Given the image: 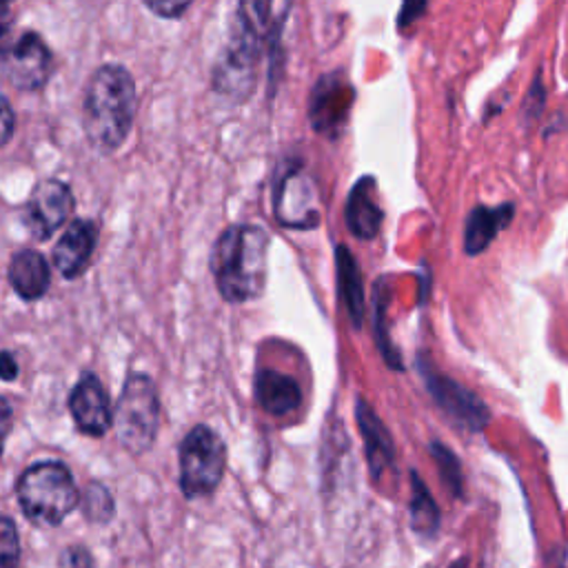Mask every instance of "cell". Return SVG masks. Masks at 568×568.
<instances>
[{"mask_svg": "<svg viewBox=\"0 0 568 568\" xmlns=\"http://www.w3.org/2000/svg\"><path fill=\"white\" fill-rule=\"evenodd\" d=\"M144 7H146L149 11H153L155 16H160V18L175 20V18H180L186 9H191V2H178V0H160V2H151V0H146V2H144Z\"/></svg>", "mask_w": 568, "mask_h": 568, "instance_id": "obj_26", "label": "cell"}, {"mask_svg": "<svg viewBox=\"0 0 568 568\" xmlns=\"http://www.w3.org/2000/svg\"><path fill=\"white\" fill-rule=\"evenodd\" d=\"M268 242L260 224H231L217 235L209 264L226 302L242 304L264 293Z\"/></svg>", "mask_w": 568, "mask_h": 568, "instance_id": "obj_3", "label": "cell"}, {"mask_svg": "<svg viewBox=\"0 0 568 568\" xmlns=\"http://www.w3.org/2000/svg\"><path fill=\"white\" fill-rule=\"evenodd\" d=\"M98 244V224L87 217H73L53 244V266L64 280H78L93 257Z\"/></svg>", "mask_w": 568, "mask_h": 568, "instance_id": "obj_13", "label": "cell"}, {"mask_svg": "<svg viewBox=\"0 0 568 568\" xmlns=\"http://www.w3.org/2000/svg\"><path fill=\"white\" fill-rule=\"evenodd\" d=\"M450 568H466V561H455Z\"/></svg>", "mask_w": 568, "mask_h": 568, "instance_id": "obj_30", "label": "cell"}, {"mask_svg": "<svg viewBox=\"0 0 568 568\" xmlns=\"http://www.w3.org/2000/svg\"><path fill=\"white\" fill-rule=\"evenodd\" d=\"M2 144H7L11 140V133H13V109H11V102L7 95H2Z\"/></svg>", "mask_w": 568, "mask_h": 568, "instance_id": "obj_27", "label": "cell"}, {"mask_svg": "<svg viewBox=\"0 0 568 568\" xmlns=\"http://www.w3.org/2000/svg\"><path fill=\"white\" fill-rule=\"evenodd\" d=\"M273 215L286 229L308 231L322 220L315 180L300 162L282 164L273 184Z\"/></svg>", "mask_w": 568, "mask_h": 568, "instance_id": "obj_7", "label": "cell"}, {"mask_svg": "<svg viewBox=\"0 0 568 568\" xmlns=\"http://www.w3.org/2000/svg\"><path fill=\"white\" fill-rule=\"evenodd\" d=\"M7 280L24 302H36L49 291L51 266L40 251L20 248L9 260Z\"/></svg>", "mask_w": 568, "mask_h": 568, "instance_id": "obj_16", "label": "cell"}, {"mask_svg": "<svg viewBox=\"0 0 568 568\" xmlns=\"http://www.w3.org/2000/svg\"><path fill=\"white\" fill-rule=\"evenodd\" d=\"M180 488L186 499H197L215 493L226 470V444L217 430L206 424H195L182 437L178 448Z\"/></svg>", "mask_w": 568, "mask_h": 568, "instance_id": "obj_6", "label": "cell"}, {"mask_svg": "<svg viewBox=\"0 0 568 568\" xmlns=\"http://www.w3.org/2000/svg\"><path fill=\"white\" fill-rule=\"evenodd\" d=\"M355 419L364 439V453H366L371 479L379 481L384 473L395 470L393 437L384 426V422L377 417V413L366 404L364 397H357L355 402Z\"/></svg>", "mask_w": 568, "mask_h": 568, "instance_id": "obj_14", "label": "cell"}, {"mask_svg": "<svg viewBox=\"0 0 568 568\" xmlns=\"http://www.w3.org/2000/svg\"><path fill=\"white\" fill-rule=\"evenodd\" d=\"M135 82L118 62L100 64L84 87L82 131L100 153L118 151L131 133L135 118Z\"/></svg>", "mask_w": 568, "mask_h": 568, "instance_id": "obj_2", "label": "cell"}, {"mask_svg": "<svg viewBox=\"0 0 568 568\" xmlns=\"http://www.w3.org/2000/svg\"><path fill=\"white\" fill-rule=\"evenodd\" d=\"M335 262H337L339 300L344 302V308H346L353 326L359 328L362 320H364V286H362L359 266L344 244H339L335 248Z\"/></svg>", "mask_w": 568, "mask_h": 568, "instance_id": "obj_19", "label": "cell"}, {"mask_svg": "<svg viewBox=\"0 0 568 568\" xmlns=\"http://www.w3.org/2000/svg\"><path fill=\"white\" fill-rule=\"evenodd\" d=\"M16 497L22 515L31 524L53 528L80 506L82 493L64 462L42 459L29 464L20 473L16 481Z\"/></svg>", "mask_w": 568, "mask_h": 568, "instance_id": "obj_4", "label": "cell"}, {"mask_svg": "<svg viewBox=\"0 0 568 568\" xmlns=\"http://www.w3.org/2000/svg\"><path fill=\"white\" fill-rule=\"evenodd\" d=\"M0 67L4 80L18 91H40L53 71V55L38 31H22L11 42L2 44Z\"/></svg>", "mask_w": 568, "mask_h": 568, "instance_id": "obj_8", "label": "cell"}, {"mask_svg": "<svg viewBox=\"0 0 568 568\" xmlns=\"http://www.w3.org/2000/svg\"><path fill=\"white\" fill-rule=\"evenodd\" d=\"M255 399L268 415L284 417L300 408L302 404V388L295 377L273 371L260 368L255 375Z\"/></svg>", "mask_w": 568, "mask_h": 568, "instance_id": "obj_17", "label": "cell"}, {"mask_svg": "<svg viewBox=\"0 0 568 568\" xmlns=\"http://www.w3.org/2000/svg\"><path fill=\"white\" fill-rule=\"evenodd\" d=\"M67 406L75 428L89 437H102L113 426V408L100 377L91 371L82 373L73 384Z\"/></svg>", "mask_w": 568, "mask_h": 568, "instance_id": "obj_10", "label": "cell"}, {"mask_svg": "<svg viewBox=\"0 0 568 568\" xmlns=\"http://www.w3.org/2000/svg\"><path fill=\"white\" fill-rule=\"evenodd\" d=\"M544 104H546V89H544L541 75H537V78L532 80V84L528 87L526 98H524V104H521V106H524V118H526L528 122L537 120L539 113L544 111Z\"/></svg>", "mask_w": 568, "mask_h": 568, "instance_id": "obj_25", "label": "cell"}, {"mask_svg": "<svg viewBox=\"0 0 568 568\" xmlns=\"http://www.w3.org/2000/svg\"><path fill=\"white\" fill-rule=\"evenodd\" d=\"M20 564V537L9 515L0 524V568H18Z\"/></svg>", "mask_w": 568, "mask_h": 568, "instance_id": "obj_23", "label": "cell"}, {"mask_svg": "<svg viewBox=\"0 0 568 568\" xmlns=\"http://www.w3.org/2000/svg\"><path fill=\"white\" fill-rule=\"evenodd\" d=\"M291 4L273 2H240L233 13L231 33L226 47L222 49L213 73L211 84L217 93L235 100H244L257 80V62L262 55L264 42L277 38Z\"/></svg>", "mask_w": 568, "mask_h": 568, "instance_id": "obj_1", "label": "cell"}, {"mask_svg": "<svg viewBox=\"0 0 568 568\" xmlns=\"http://www.w3.org/2000/svg\"><path fill=\"white\" fill-rule=\"evenodd\" d=\"M430 455H433V459H435V464L439 468V475H442L444 484L450 488L453 495L459 497L464 479H462V466H459L457 455L450 448H446L444 444H439V442L430 444Z\"/></svg>", "mask_w": 568, "mask_h": 568, "instance_id": "obj_22", "label": "cell"}, {"mask_svg": "<svg viewBox=\"0 0 568 568\" xmlns=\"http://www.w3.org/2000/svg\"><path fill=\"white\" fill-rule=\"evenodd\" d=\"M160 428V397L155 382L140 371L126 375L113 406V430L131 455L146 453Z\"/></svg>", "mask_w": 568, "mask_h": 568, "instance_id": "obj_5", "label": "cell"}, {"mask_svg": "<svg viewBox=\"0 0 568 568\" xmlns=\"http://www.w3.org/2000/svg\"><path fill=\"white\" fill-rule=\"evenodd\" d=\"M344 220L348 231L359 240H371L379 233L384 211L377 200V182L373 175H362L348 191Z\"/></svg>", "mask_w": 568, "mask_h": 568, "instance_id": "obj_15", "label": "cell"}, {"mask_svg": "<svg viewBox=\"0 0 568 568\" xmlns=\"http://www.w3.org/2000/svg\"><path fill=\"white\" fill-rule=\"evenodd\" d=\"M0 373H2V379L4 382H11L16 375H18V362L13 359V355L9 351H2V357H0Z\"/></svg>", "mask_w": 568, "mask_h": 568, "instance_id": "obj_28", "label": "cell"}, {"mask_svg": "<svg viewBox=\"0 0 568 568\" xmlns=\"http://www.w3.org/2000/svg\"><path fill=\"white\" fill-rule=\"evenodd\" d=\"M408 519L410 528L424 537H430L439 528V508L422 481L417 470H410V501H408Z\"/></svg>", "mask_w": 568, "mask_h": 568, "instance_id": "obj_20", "label": "cell"}, {"mask_svg": "<svg viewBox=\"0 0 568 568\" xmlns=\"http://www.w3.org/2000/svg\"><path fill=\"white\" fill-rule=\"evenodd\" d=\"M353 95H355V91L342 73L333 71V73L322 75L315 82L313 95H311L313 129L328 138L339 135V129L346 122Z\"/></svg>", "mask_w": 568, "mask_h": 568, "instance_id": "obj_12", "label": "cell"}, {"mask_svg": "<svg viewBox=\"0 0 568 568\" xmlns=\"http://www.w3.org/2000/svg\"><path fill=\"white\" fill-rule=\"evenodd\" d=\"M424 382L433 395V399L437 402V406L462 428L466 430H481L488 419V406L466 386H462L459 382L439 375L430 368H422Z\"/></svg>", "mask_w": 568, "mask_h": 568, "instance_id": "obj_11", "label": "cell"}, {"mask_svg": "<svg viewBox=\"0 0 568 568\" xmlns=\"http://www.w3.org/2000/svg\"><path fill=\"white\" fill-rule=\"evenodd\" d=\"M73 209L75 200L69 184L58 178H42L33 184L22 206V222L36 240L44 242L69 224Z\"/></svg>", "mask_w": 568, "mask_h": 568, "instance_id": "obj_9", "label": "cell"}, {"mask_svg": "<svg viewBox=\"0 0 568 568\" xmlns=\"http://www.w3.org/2000/svg\"><path fill=\"white\" fill-rule=\"evenodd\" d=\"M58 568H95V559L87 546L73 544L60 552Z\"/></svg>", "mask_w": 568, "mask_h": 568, "instance_id": "obj_24", "label": "cell"}, {"mask_svg": "<svg viewBox=\"0 0 568 568\" xmlns=\"http://www.w3.org/2000/svg\"><path fill=\"white\" fill-rule=\"evenodd\" d=\"M515 215V206L510 202L499 204V206H475L466 215L464 224V251L468 255H479L484 253L493 240L504 231Z\"/></svg>", "mask_w": 568, "mask_h": 568, "instance_id": "obj_18", "label": "cell"}, {"mask_svg": "<svg viewBox=\"0 0 568 568\" xmlns=\"http://www.w3.org/2000/svg\"><path fill=\"white\" fill-rule=\"evenodd\" d=\"M9 422H11V404L7 397H2V428H4V437L9 433Z\"/></svg>", "mask_w": 568, "mask_h": 568, "instance_id": "obj_29", "label": "cell"}, {"mask_svg": "<svg viewBox=\"0 0 568 568\" xmlns=\"http://www.w3.org/2000/svg\"><path fill=\"white\" fill-rule=\"evenodd\" d=\"M80 510L84 515L87 521L104 526L113 519L115 515V499L111 495V490L102 484V481H89L82 490L80 497Z\"/></svg>", "mask_w": 568, "mask_h": 568, "instance_id": "obj_21", "label": "cell"}]
</instances>
